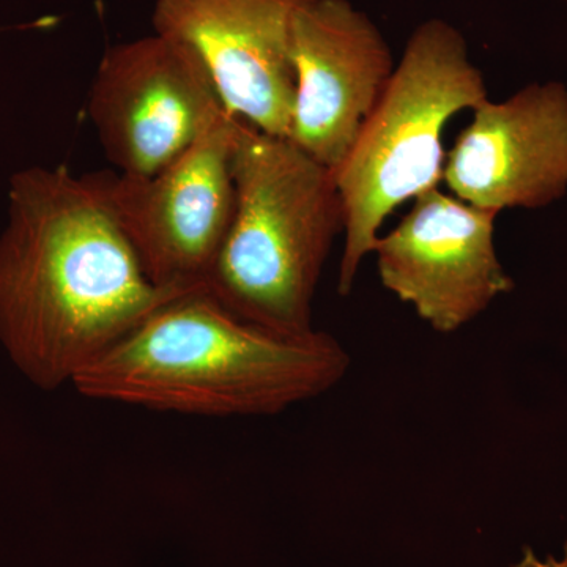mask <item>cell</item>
<instances>
[{
  "mask_svg": "<svg viewBox=\"0 0 567 567\" xmlns=\"http://www.w3.org/2000/svg\"><path fill=\"white\" fill-rule=\"evenodd\" d=\"M197 290L153 284L99 174L11 175L0 234V346L40 390L74 379L156 309Z\"/></svg>",
  "mask_w": 567,
  "mask_h": 567,
  "instance_id": "6da1fadb",
  "label": "cell"
},
{
  "mask_svg": "<svg viewBox=\"0 0 567 567\" xmlns=\"http://www.w3.org/2000/svg\"><path fill=\"white\" fill-rule=\"evenodd\" d=\"M244 121L226 111L151 177L99 173L107 204L153 284L205 290L235 210L234 158Z\"/></svg>",
  "mask_w": 567,
  "mask_h": 567,
  "instance_id": "5b68a950",
  "label": "cell"
},
{
  "mask_svg": "<svg viewBox=\"0 0 567 567\" xmlns=\"http://www.w3.org/2000/svg\"><path fill=\"white\" fill-rule=\"evenodd\" d=\"M498 215L440 188L421 194L375 241L380 282L436 333H456L514 289L496 252Z\"/></svg>",
  "mask_w": 567,
  "mask_h": 567,
  "instance_id": "52a82bcc",
  "label": "cell"
},
{
  "mask_svg": "<svg viewBox=\"0 0 567 567\" xmlns=\"http://www.w3.org/2000/svg\"><path fill=\"white\" fill-rule=\"evenodd\" d=\"M349 368L334 336L278 333L197 290L142 320L73 386L84 398L156 412L274 416L333 390Z\"/></svg>",
  "mask_w": 567,
  "mask_h": 567,
  "instance_id": "7a4b0ae2",
  "label": "cell"
},
{
  "mask_svg": "<svg viewBox=\"0 0 567 567\" xmlns=\"http://www.w3.org/2000/svg\"><path fill=\"white\" fill-rule=\"evenodd\" d=\"M513 567H567V540L563 547V555L559 558L548 555L546 558H539L529 547L524 548L520 561Z\"/></svg>",
  "mask_w": 567,
  "mask_h": 567,
  "instance_id": "8fae6325",
  "label": "cell"
},
{
  "mask_svg": "<svg viewBox=\"0 0 567 567\" xmlns=\"http://www.w3.org/2000/svg\"><path fill=\"white\" fill-rule=\"evenodd\" d=\"M565 2H567V0H565Z\"/></svg>",
  "mask_w": 567,
  "mask_h": 567,
  "instance_id": "7c38bea8",
  "label": "cell"
},
{
  "mask_svg": "<svg viewBox=\"0 0 567 567\" xmlns=\"http://www.w3.org/2000/svg\"><path fill=\"white\" fill-rule=\"evenodd\" d=\"M292 61L287 140L334 173L393 76V52L349 0H312L295 14Z\"/></svg>",
  "mask_w": 567,
  "mask_h": 567,
  "instance_id": "ba28073f",
  "label": "cell"
},
{
  "mask_svg": "<svg viewBox=\"0 0 567 567\" xmlns=\"http://www.w3.org/2000/svg\"><path fill=\"white\" fill-rule=\"evenodd\" d=\"M486 100L483 71L470 58L464 35L446 21L423 22L334 171L346 221L339 295L353 292L388 216L440 188L447 156L443 133L451 118Z\"/></svg>",
  "mask_w": 567,
  "mask_h": 567,
  "instance_id": "277c9868",
  "label": "cell"
},
{
  "mask_svg": "<svg viewBox=\"0 0 567 567\" xmlns=\"http://www.w3.org/2000/svg\"><path fill=\"white\" fill-rule=\"evenodd\" d=\"M312 0H156V33L189 44L226 110L254 128L289 136L295 100V14Z\"/></svg>",
  "mask_w": 567,
  "mask_h": 567,
  "instance_id": "9c48e42d",
  "label": "cell"
},
{
  "mask_svg": "<svg viewBox=\"0 0 567 567\" xmlns=\"http://www.w3.org/2000/svg\"><path fill=\"white\" fill-rule=\"evenodd\" d=\"M226 111L200 55L156 32L104 52L87 99L104 155L128 177L162 171Z\"/></svg>",
  "mask_w": 567,
  "mask_h": 567,
  "instance_id": "8992f818",
  "label": "cell"
},
{
  "mask_svg": "<svg viewBox=\"0 0 567 567\" xmlns=\"http://www.w3.org/2000/svg\"><path fill=\"white\" fill-rule=\"evenodd\" d=\"M446 156L450 192L496 213L548 207L567 193V85L528 84L486 100Z\"/></svg>",
  "mask_w": 567,
  "mask_h": 567,
  "instance_id": "30bf717a",
  "label": "cell"
},
{
  "mask_svg": "<svg viewBox=\"0 0 567 567\" xmlns=\"http://www.w3.org/2000/svg\"><path fill=\"white\" fill-rule=\"evenodd\" d=\"M234 181L233 223L205 290L246 322L284 334L316 330L317 286L346 227L333 171L244 121Z\"/></svg>",
  "mask_w": 567,
  "mask_h": 567,
  "instance_id": "3957f363",
  "label": "cell"
}]
</instances>
